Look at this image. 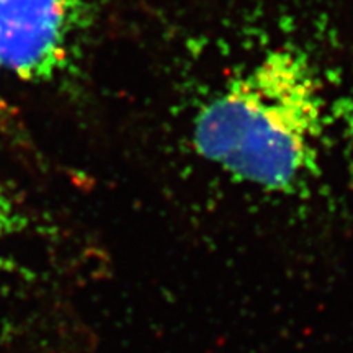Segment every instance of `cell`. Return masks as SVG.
<instances>
[{
	"label": "cell",
	"mask_w": 353,
	"mask_h": 353,
	"mask_svg": "<svg viewBox=\"0 0 353 353\" xmlns=\"http://www.w3.org/2000/svg\"><path fill=\"white\" fill-rule=\"evenodd\" d=\"M88 19L83 0H0V65L23 82H52L72 65Z\"/></svg>",
	"instance_id": "7a4b0ae2"
},
{
	"label": "cell",
	"mask_w": 353,
	"mask_h": 353,
	"mask_svg": "<svg viewBox=\"0 0 353 353\" xmlns=\"http://www.w3.org/2000/svg\"><path fill=\"white\" fill-rule=\"evenodd\" d=\"M28 226L23 208L12 195L7 185L0 180V245L10 241L17 234H21Z\"/></svg>",
	"instance_id": "3957f363"
},
{
	"label": "cell",
	"mask_w": 353,
	"mask_h": 353,
	"mask_svg": "<svg viewBox=\"0 0 353 353\" xmlns=\"http://www.w3.org/2000/svg\"><path fill=\"white\" fill-rule=\"evenodd\" d=\"M2 70H3V69H2V65H0V72H2Z\"/></svg>",
	"instance_id": "277c9868"
},
{
	"label": "cell",
	"mask_w": 353,
	"mask_h": 353,
	"mask_svg": "<svg viewBox=\"0 0 353 353\" xmlns=\"http://www.w3.org/2000/svg\"><path fill=\"white\" fill-rule=\"evenodd\" d=\"M322 92L306 54L290 48L268 51L198 112L193 145L239 182L298 192L319 174Z\"/></svg>",
	"instance_id": "6da1fadb"
}]
</instances>
